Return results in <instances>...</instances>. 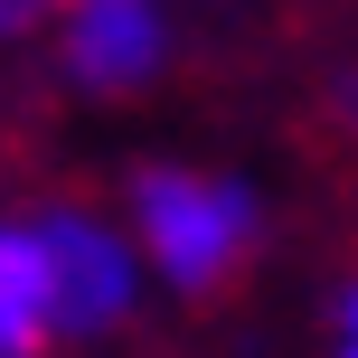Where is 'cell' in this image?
<instances>
[{"label":"cell","mask_w":358,"mask_h":358,"mask_svg":"<svg viewBox=\"0 0 358 358\" xmlns=\"http://www.w3.org/2000/svg\"><path fill=\"white\" fill-rule=\"evenodd\" d=\"M132 227H142V255L179 292H227L245 245H255L245 189L236 179H198V170H142L132 179Z\"/></svg>","instance_id":"cell-1"},{"label":"cell","mask_w":358,"mask_h":358,"mask_svg":"<svg viewBox=\"0 0 358 358\" xmlns=\"http://www.w3.org/2000/svg\"><path fill=\"white\" fill-rule=\"evenodd\" d=\"M66 66L85 76V85L123 94L151 76V57H161V10L151 0H66Z\"/></svg>","instance_id":"cell-2"},{"label":"cell","mask_w":358,"mask_h":358,"mask_svg":"<svg viewBox=\"0 0 358 358\" xmlns=\"http://www.w3.org/2000/svg\"><path fill=\"white\" fill-rule=\"evenodd\" d=\"M38 236H48V273H57V330L113 321V311H123V292H132L123 245H113V236H94L85 217H57V227H38Z\"/></svg>","instance_id":"cell-3"},{"label":"cell","mask_w":358,"mask_h":358,"mask_svg":"<svg viewBox=\"0 0 358 358\" xmlns=\"http://www.w3.org/2000/svg\"><path fill=\"white\" fill-rule=\"evenodd\" d=\"M57 340V273L38 227H0V358H38Z\"/></svg>","instance_id":"cell-4"},{"label":"cell","mask_w":358,"mask_h":358,"mask_svg":"<svg viewBox=\"0 0 358 358\" xmlns=\"http://www.w3.org/2000/svg\"><path fill=\"white\" fill-rule=\"evenodd\" d=\"M38 10H57V0H0V29H29Z\"/></svg>","instance_id":"cell-5"}]
</instances>
